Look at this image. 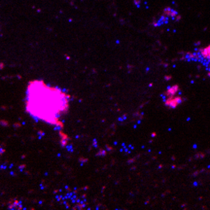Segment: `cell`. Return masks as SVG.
I'll list each match as a JSON object with an SVG mask.
<instances>
[{
    "instance_id": "6da1fadb",
    "label": "cell",
    "mask_w": 210,
    "mask_h": 210,
    "mask_svg": "<svg viewBox=\"0 0 210 210\" xmlns=\"http://www.w3.org/2000/svg\"><path fill=\"white\" fill-rule=\"evenodd\" d=\"M68 109V98L60 88L41 81H32L27 88L26 110L37 120L49 124L60 123V117Z\"/></svg>"
},
{
    "instance_id": "7a4b0ae2",
    "label": "cell",
    "mask_w": 210,
    "mask_h": 210,
    "mask_svg": "<svg viewBox=\"0 0 210 210\" xmlns=\"http://www.w3.org/2000/svg\"><path fill=\"white\" fill-rule=\"evenodd\" d=\"M183 101H184V98L182 96L176 94L174 96H170V98H166L165 100V103L169 108H176L177 106H179Z\"/></svg>"
},
{
    "instance_id": "3957f363",
    "label": "cell",
    "mask_w": 210,
    "mask_h": 210,
    "mask_svg": "<svg viewBox=\"0 0 210 210\" xmlns=\"http://www.w3.org/2000/svg\"><path fill=\"white\" fill-rule=\"evenodd\" d=\"M178 92H179V87L177 86V85H174V86L169 87V88H167V91H166V93H165V95H166V98H170V96L176 95L177 93H178Z\"/></svg>"
},
{
    "instance_id": "277c9868",
    "label": "cell",
    "mask_w": 210,
    "mask_h": 210,
    "mask_svg": "<svg viewBox=\"0 0 210 210\" xmlns=\"http://www.w3.org/2000/svg\"><path fill=\"white\" fill-rule=\"evenodd\" d=\"M208 76L210 77V68H209V71H208Z\"/></svg>"
}]
</instances>
